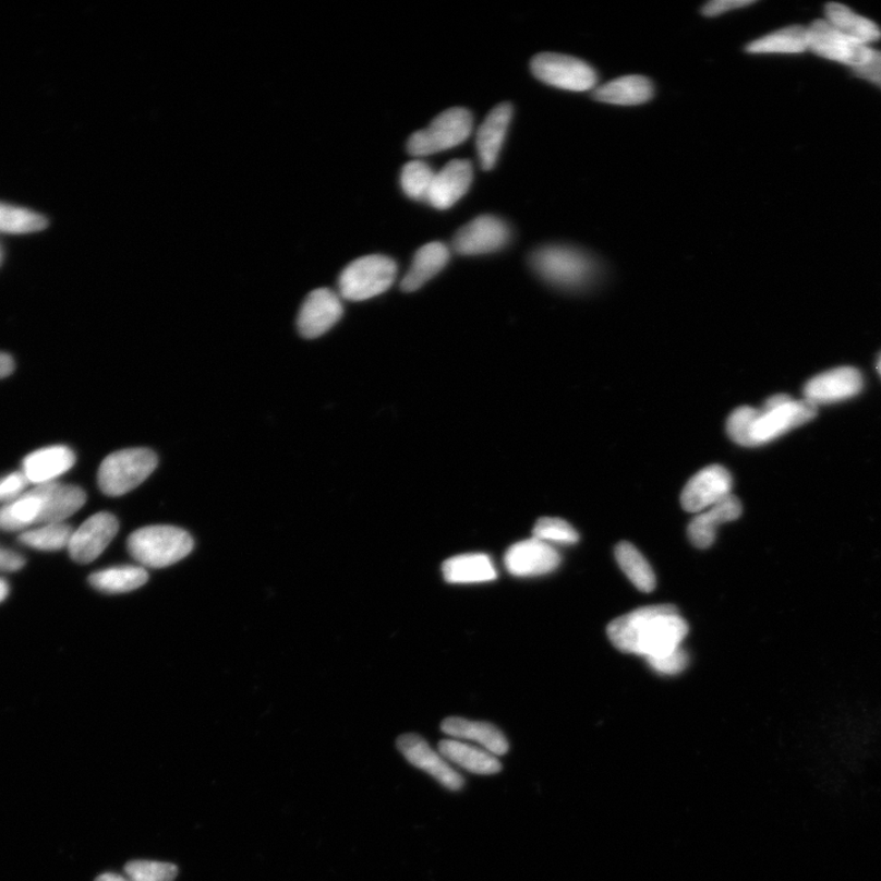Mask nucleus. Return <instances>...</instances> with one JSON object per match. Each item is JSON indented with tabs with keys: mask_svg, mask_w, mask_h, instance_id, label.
Wrapping results in <instances>:
<instances>
[{
	"mask_svg": "<svg viewBox=\"0 0 881 881\" xmlns=\"http://www.w3.org/2000/svg\"><path fill=\"white\" fill-rule=\"evenodd\" d=\"M687 635L688 625L674 605L638 608L607 627V636L616 649L647 660L676 652Z\"/></svg>",
	"mask_w": 881,
	"mask_h": 881,
	"instance_id": "f257e3e1",
	"label": "nucleus"
},
{
	"mask_svg": "<svg viewBox=\"0 0 881 881\" xmlns=\"http://www.w3.org/2000/svg\"><path fill=\"white\" fill-rule=\"evenodd\" d=\"M818 407L806 399L796 400L787 395H775L767 399L762 408L756 409L749 425L748 447L771 443L796 427L813 420Z\"/></svg>",
	"mask_w": 881,
	"mask_h": 881,
	"instance_id": "f03ea898",
	"label": "nucleus"
},
{
	"mask_svg": "<svg viewBox=\"0 0 881 881\" xmlns=\"http://www.w3.org/2000/svg\"><path fill=\"white\" fill-rule=\"evenodd\" d=\"M194 548V540L185 530L170 526L137 529L128 539L129 554L142 567L165 568L185 558Z\"/></svg>",
	"mask_w": 881,
	"mask_h": 881,
	"instance_id": "7ed1b4c3",
	"label": "nucleus"
},
{
	"mask_svg": "<svg viewBox=\"0 0 881 881\" xmlns=\"http://www.w3.org/2000/svg\"><path fill=\"white\" fill-rule=\"evenodd\" d=\"M529 262L547 283L565 289L584 287L596 275L593 258L572 246L539 248L530 255Z\"/></svg>",
	"mask_w": 881,
	"mask_h": 881,
	"instance_id": "20e7f679",
	"label": "nucleus"
},
{
	"mask_svg": "<svg viewBox=\"0 0 881 881\" xmlns=\"http://www.w3.org/2000/svg\"><path fill=\"white\" fill-rule=\"evenodd\" d=\"M158 464L152 449L118 450L105 458L98 469V486L107 496H123L142 485Z\"/></svg>",
	"mask_w": 881,
	"mask_h": 881,
	"instance_id": "39448f33",
	"label": "nucleus"
},
{
	"mask_svg": "<svg viewBox=\"0 0 881 881\" xmlns=\"http://www.w3.org/2000/svg\"><path fill=\"white\" fill-rule=\"evenodd\" d=\"M397 264L384 255H367L349 264L338 280L339 294L352 302L386 292L397 277Z\"/></svg>",
	"mask_w": 881,
	"mask_h": 881,
	"instance_id": "423d86ee",
	"label": "nucleus"
},
{
	"mask_svg": "<svg viewBox=\"0 0 881 881\" xmlns=\"http://www.w3.org/2000/svg\"><path fill=\"white\" fill-rule=\"evenodd\" d=\"M473 130V116L466 108L455 107L437 116L426 129L409 137V155L425 157L446 152L467 142Z\"/></svg>",
	"mask_w": 881,
	"mask_h": 881,
	"instance_id": "0eeeda50",
	"label": "nucleus"
},
{
	"mask_svg": "<svg viewBox=\"0 0 881 881\" xmlns=\"http://www.w3.org/2000/svg\"><path fill=\"white\" fill-rule=\"evenodd\" d=\"M540 82L568 92L583 93L595 87V70L575 57L558 53H540L530 63Z\"/></svg>",
	"mask_w": 881,
	"mask_h": 881,
	"instance_id": "6e6552de",
	"label": "nucleus"
},
{
	"mask_svg": "<svg viewBox=\"0 0 881 881\" xmlns=\"http://www.w3.org/2000/svg\"><path fill=\"white\" fill-rule=\"evenodd\" d=\"M807 35L809 51L853 69L864 65L873 49L840 33L825 19L810 24Z\"/></svg>",
	"mask_w": 881,
	"mask_h": 881,
	"instance_id": "1a4fd4ad",
	"label": "nucleus"
},
{
	"mask_svg": "<svg viewBox=\"0 0 881 881\" xmlns=\"http://www.w3.org/2000/svg\"><path fill=\"white\" fill-rule=\"evenodd\" d=\"M510 239V229L495 216H480L460 228L454 238V249L459 255L475 256L498 252Z\"/></svg>",
	"mask_w": 881,
	"mask_h": 881,
	"instance_id": "9d476101",
	"label": "nucleus"
},
{
	"mask_svg": "<svg viewBox=\"0 0 881 881\" xmlns=\"http://www.w3.org/2000/svg\"><path fill=\"white\" fill-rule=\"evenodd\" d=\"M397 747L410 764L425 771L439 785L449 791L463 788L464 777L439 752H435L422 736L415 734L400 736Z\"/></svg>",
	"mask_w": 881,
	"mask_h": 881,
	"instance_id": "9b49d317",
	"label": "nucleus"
},
{
	"mask_svg": "<svg viewBox=\"0 0 881 881\" xmlns=\"http://www.w3.org/2000/svg\"><path fill=\"white\" fill-rule=\"evenodd\" d=\"M733 490V476L721 466H710L689 480L680 495V504L689 514L703 510L725 499Z\"/></svg>",
	"mask_w": 881,
	"mask_h": 881,
	"instance_id": "f8f14e48",
	"label": "nucleus"
},
{
	"mask_svg": "<svg viewBox=\"0 0 881 881\" xmlns=\"http://www.w3.org/2000/svg\"><path fill=\"white\" fill-rule=\"evenodd\" d=\"M118 530V519L113 515L99 512L89 517L70 538V556L79 564L93 563L112 543Z\"/></svg>",
	"mask_w": 881,
	"mask_h": 881,
	"instance_id": "ddd939ff",
	"label": "nucleus"
},
{
	"mask_svg": "<svg viewBox=\"0 0 881 881\" xmlns=\"http://www.w3.org/2000/svg\"><path fill=\"white\" fill-rule=\"evenodd\" d=\"M862 388L864 377L858 370L844 366L813 377L804 390L805 399L818 407L854 398Z\"/></svg>",
	"mask_w": 881,
	"mask_h": 881,
	"instance_id": "4468645a",
	"label": "nucleus"
},
{
	"mask_svg": "<svg viewBox=\"0 0 881 881\" xmlns=\"http://www.w3.org/2000/svg\"><path fill=\"white\" fill-rule=\"evenodd\" d=\"M343 306L333 290L319 288L310 293L300 309L298 328L307 339L323 336L342 317Z\"/></svg>",
	"mask_w": 881,
	"mask_h": 881,
	"instance_id": "2eb2a0df",
	"label": "nucleus"
},
{
	"mask_svg": "<svg viewBox=\"0 0 881 881\" xmlns=\"http://www.w3.org/2000/svg\"><path fill=\"white\" fill-rule=\"evenodd\" d=\"M560 556L553 545L532 538L510 546L505 556L508 572L515 577H538L559 566Z\"/></svg>",
	"mask_w": 881,
	"mask_h": 881,
	"instance_id": "dca6fc26",
	"label": "nucleus"
},
{
	"mask_svg": "<svg viewBox=\"0 0 881 881\" xmlns=\"http://www.w3.org/2000/svg\"><path fill=\"white\" fill-rule=\"evenodd\" d=\"M472 182V164L454 159L435 174L426 202L437 209H448L468 193Z\"/></svg>",
	"mask_w": 881,
	"mask_h": 881,
	"instance_id": "f3484780",
	"label": "nucleus"
},
{
	"mask_svg": "<svg viewBox=\"0 0 881 881\" xmlns=\"http://www.w3.org/2000/svg\"><path fill=\"white\" fill-rule=\"evenodd\" d=\"M76 457L67 446L56 445L35 450L23 462V473L28 483L45 485L55 483L74 467Z\"/></svg>",
	"mask_w": 881,
	"mask_h": 881,
	"instance_id": "a211bd4d",
	"label": "nucleus"
},
{
	"mask_svg": "<svg viewBox=\"0 0 881 881\" xmlns=\"http://www.w3.org/2000/svg\"><path fill=\"white\" fill-rule=\"evenodd\" d=\"M43 499V514L39 524L64 523L86 504V494L75 485L49 483L35 487Z\"/></svg>",
	"mask_w": 881,
	"mask_h": 881,
	"instance_id": "6ab92c4d",
	"label": "nucleus"
},
{
	"mask_svg": "<svg viewBox=\"0 0 881 881\" xmlns=\"http://www.w3.org/2000/svg\"><path fill=\"white\" fill-rule=\"evenodd\" d=\"M514 107L509 104L496 106L487 114L476 134V152L484 170L493 169L503 148L512 120Z\"/></svg>",
	"mask_w": 881,
	"mask_h": 881,
	"instance_id": "aec40b11",
	"label": "nucleus"
},
{
	"mask_svg": "<svg viewBox=\"0 0 881 881\" xmlns=\"http://www.w3.org/2000/svg\"><path fill=\"white\" fill-rule=\"evenodd\" d=\"M743 515V504L734 496L729 495L719 504L700 512L692 522L689 523L687 534L698 548H708L715 542L716 530L720 526L734 522Z\"/></svg>",
	"mask_w": 881,
	"mask_h": 881,
	"instance_id": "412c9836",
	"label": "nucleus"
},
{
	"mask_svg": "<svg viewBox=\"0 0 881 881\" xmlns=\"http://www.w3.org/2000/svg\"><path fill=\"white\" fill-rule=\"evenodd\" d=\"M440 729L454 739L472 740L480 748L494 756H504L508 752V740L503 731L484 721H472L463 717H448Z\"/></svg>",
	"mask_w": 881,
	"mask_h": 881,
	"instance_id": "4be33fe9",
	"label": "nucleus"
},
{
	"mask_svg": "<svg viewBox=\"0 0 881 881\" xmlns=\"http://www.w3.org/2000/svg\"><path fill=\"white\" fill-rule=\"evenodd\" d=\"M438 752L449 764H455L472 774L495 775L503 770L496 756L483 748L462 743V740H440Z\"/></svg>",
	"mask_w": 881,
	"mask_h": 881,
	"instance_id": "5701e85b",
	"label": "nucleus"
},
{
	"mask_svg": "<svg viewBox=\"0 0 881 881\" xmlns=\"http://www.w3.org/2000/svg\"><path fill=\"white\" fill-rule=\"evenodd\" d=\"M654 96V85L648 77L629 75L613 80L594 89L593 97L599 102L617 106H637L650 101Z\"/></svg>",
	"mask_w": 881,
	"mask_h": 881,
	"instance_id": "b1692460",
	"label": "nucleus"
},
{
	"mask_svg": "<svg viewBox=\"0 0 881 881\" xmlns=\"http://www.w3.org/2000/svg\"><path fill=\"white\" fill-rule=\"evenodd\" d=\"M446 582L473 584L492 582L497 578L493 559L484 554H468L450 557L443 566Z\"/></svg>",
	"mask_w": 881,
	"mask_h": 881,
	"instance_id": "393cba45",
	"label": "nucleus"
},
{
	"mask_svg": "<svg viewBox=\"0 0 881 881\" xmlns=\"http://www.w3.org/2000/svg\"><path fill=\"white\" fill-rule=\"evenodd\" d=\"M449 249L444 243H429L420 248L400 288H402L405 292H415V290L422 288L427 280L443 271L449 262Z\"/></svg>",
	"mask_w": 881,
	"mask_h": 881,
	"instance_id": "a878e982",
	"label": "nucleus"
},
{
	"mask_svg": "<svg viewBox=\"0 0 881 881\" xmlns=\"http://www.w3.org/2000/svg\"><path fill=\"white\" fill-rule=\"evenodd\" d=\"M825 20L840 33L869 47L879 41L881 37V29L872 20L856 14L853 9L844 4H826Z\"/></svg>",
	"mask_w": 881,
	"mask_h": 881,
	"instance_id": "bb28decb",
	"label": "nucleus"
},
{
	"mask_svg": "<svg viewBox=\"0 0 881 881\" xmlns=\"http://www.w3.org/2000/svg\"><path fill=\"white\" fill-rule=\"evenodd\" d=\"M753 55H799L808 51L807 27L793 25L760 37L746 47Z\"/></svg>",
	"mask_w": 881,
	"mask_h": 881,
	"instance_id": "cd10ccee",
	"label": "nucleus"
},
{
	"mask_svg": "<svg viewBox=\"0 0 881 881\" xmlns=\"http://www.w3.org/2000/svg\"><path fill=\"white\" fill-rule=\"evenodd\" d=\"M148 575L142 566H119L99 570L89 576V584L99 592L122 594L146 584Z\"/></svg>",
	"mask_w": 881,
	"mask_h": 881,
	"instance_id": "c85d7f7f",
	"label": "nucleus"
},
{
	"mask_svg": "<svg viewBox=\"0 0 881 881\" xmlns=\"http://www.w3.org/2000/svg\"><path fill=\"white\" fill-rule=\"evenodd\" d=\"M41 514L43 499L34 488L0 508V530L20 532V530L39 524Z\"/></svg>",
	"mask_w": 881,
	"mask_h": 881,
	"instance_id": "c756f323",
	"label": "nucleus"
},
{
	"mask_svg": "<svg viewBox=\"0 0 881 881\" xmlns=\"http://www.w3.org/2000/svg\"><path fill=\"white\" fill-rule=\"evenodd\" d=\"M615 555L620 569L640 592H653L656 586L654 570L636 546L627 542L619 543Z\"/></svg>",
	"mask_w": 881,
	"mask_h": 881,
	"instance_id": "7c9ffc66",
	"label": "nucleus"
},
{
	"mask_svg": "<svg viewBox=\"0 0 881 881\" xmlns=\"http://www.w3.org/2000/svg\"><path fill=\"white\" fill-rule=\"evenodd\" d=\"M47 225V219L33 209L0 203V233H36L41 232Z\"/></svg>",
	"mask_w": 881,
	"mask_h": 881,
	"instance_id": "2f4dec72",
	"label": "nucleus"
},
{
	"mask_svg": "<svg viewBox=\"0 0 881 881\" xmlns=\"http://www.w3.org/2000/svg\"><path fill=\"white\" fill-rule=\"evenodd\" d=\"M74 530L65 523L44 524L33 530H25L19 540L25 546L41 551L68 548Z\"/></svg>",
	"mask_w": 881,
	"mask_h": 881,
	"instance_id": "473e14b6",
	"label": "nucleus"
},
{
	"mask_svg": "<svg viewBox=\"0 0 881 881\" xmlns=\"http://www.w3.org/2000/svg\"><path fill=\"white\" fill-rule=\"evenodd\" d=\"M435 174L434 169L427 164L412 161L403 167L400 184L408 197L417 200V202H422V200L426 202Z\"/></svg>",
	"mask_w": 881,
	"mask_h": 881,
	"instance_id": "72a5a7b5",
	"label": "nucleus"
},
{
	"mask_svg": "<svg viewBox=\"0 0 881 881\" xmlns=\"http://www.w3.org/2000/svg\"><path fill=\"white\" fill-rule=\"evenodd\" d=\"M533 538L546 544L575 545L579 542L576 529L560 518H540L533 529Z\"/></svg>",
	"mask_w": 881,
	"mask_h": 881,
	"instance_id": "f704fd0d",
	"label": "nucleus"
},
{
	"mask_svg": "<svg viewBox=\"0 0 881 881\" xmlns=\"http://www.w3.org/2000/svg\"><path fill=\"white\" fill-rule=\"evenodd\" d=\"M124 876L130 881H174L178 868L156 860H132L124 867Z\"/></svg>",
	"mask_w": 881,
	"mask_h": 881,
	"instance_id": "c9c22d12",
	"label": "nucleus"
},
{
	"mask_svg": "<svg viewBox=\"0 0 881 881\" xmlns=\"http://www.w3.org/2000/svg\"><path fill=\"white\" fill-rule=\"evenodd\" d=\"M647 661L648 664L652 666V668H654L659 674L677 675L687 668L689 657L685 650L679 648L674 653L660 657L648 659Z\"/></svg>",
	"mask_w": 881,
	"mask_h": 881,
	"instance_id": "e433bc0d",
	"label": "nucleus"
},
{
	"mask_svg": "<svg viewBox=\"0 0 881 881\" xmlns=\"http://www.w3.org/2000/svg\"><path fill=\"white\" fill-rule=\"evenodd\" d=\"M27 484L23 472H14L0 478V504L8 505L24 495Z\"/></svg>",
	"mask_w": 881,
	"mask_h": 881,
	"instance_id": "4c0bfd02",
	"label": "nucleus"
},
{
	"mask_svg": "<svg viewBox=\"0 0 881 881\" xmlns=\"http://www.w3.org/2000/svg\"><path fill=\"white\" fill-rule=\"evenodd\" d=\"M854 72L860 79L867 80L881 88V52L872 49L867 62L854 69Z\"/></svg>",
	"mask_w": 881,
	"mask_h": 881,
	"instance_id": "58836bf2",
	"label": "nucleus"
},
{
	"mask_svg": "<svg viewBox=\"0 0 881 881\" xmlns=\"http://www.w3.org/2000/svg\"><path fill=\"white\" fill-rule=\"evenodd\" d=\"M756 3V0H713L707 3L703 9V15L708 17L719 16L739 8L749 7Z\"/></svg>",
	"mask_w": 881,
	"mask_h": 881,
	"instance_id": "ea45409f",
	"label": "nucleus"
},
{
	"mask_svg": "<svg viewBox=\"0 0 881 881\" xmlns=\"http://www.w3.org/2000/svg\"><path fill=\"white\" fill-rule=\"evenodd\" d=\"M24 565L25 558L22 555L0 547V570L2 572H15V570L22 569Z\"/></svg>",
	"mask_w": 881,
	"mask_h": 881,
	"instance_id": "a19ab883",
	"label": "nucleus"
},
{
	"mask_svg": "<svg viewBox=\"0 0 881 881\" xmlns=\"http://www.w3.org/2000/svg\"><path fill=\"white\" fill-rule=\"evenodd\" d=\"M14 367L15 364L13 358L5 353H0V378L12 375Z\"/></svg>",
	"mask_w": 881,
	"mask_h": 881,
	"instance_id": "79ce46f5",
	"label": "nucleus"
},
{
	"mask_svg": "<svg viewBox=\"0 0 881 881\" xmlns=\"http://www.w3.org/2000/svg\"><path fill=\"white\" fill-rule=\"evenodd\" d=\"M95 881H130L125 876L116 873H105L99 876Z\"/></svg>",
	"mask_w": 881,
	"mask_h": 881,
	"instance_id": "37998d69",
	"label": "nucleus"
},
{
	"mask_svg": "<svg viewBox=\"0 0 881 881\" xmlns=\"http://www.w3.org/2000/svg\"><path fill=\"white\" fill-rule=\"evenodd\" d=\"M9 595V584L7 580L0 578V603H3Z\"/></svg>",
	"mask_w": 881,
	"mask_h": 881,
	"instance_id": "c03bdc74",
	"label": "nucleus"
},
{
	"mask_svg": "<svg viewBox=\"0 0 881 881\" xmlns=\"http://www.w3.org/2000/svg\"><path fill=\"white\" fill-rule=\"evenodd\" d=\"M877 367H878V372H879V374H880V376H881V355H880V358H879V360H878V365H877Z\"/></svg>",
	"mask_w": 881,
	"mask_h": 881,
	"instance_id": "a18cd8bd",
	"label": "nucleus"
},
{
	"mask_svg": "<svg viewBox=\"0 0 881 881\" xmlns=\"http://www.w3.org/2000/svg\"><path fill=\"white\" fill-rule=\"evenodd\" d=\"M2 262H3V249L2 245H0V264H2Z\"/></svg>",
	"mask_w": 881,
	"mask_h": 881,
	"instance_id": "49530a36",
	"label": "nucleus"
}]
</instances>
